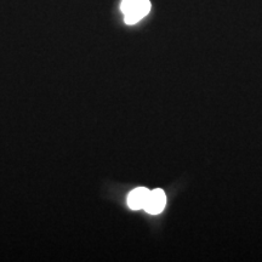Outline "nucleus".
Here are the masks:
<instances>
[{
	"instance_id": "f257e3e1",
	"label": "nucleus",
	"mask_w": 262,
	"mask_h": 262,
	"mask_svg": "<svg viewBox=\"0 0 262 262\" xmlns=\"http://www.w3.org/2000/svg\"><path fill=\"white\" fill-rule=\"evenodd\" d=\"M166 205V195L163 189L157 188L149 192L148 199L143 210L150 215H158L164 210Z\"/></svg>"
},
{
	"instance_id": "f03ea898",
	"label": "nucleus",
	"mask_w": 262,
	"mask_h": 262,
	"mask_svg": "<svg viewBox=\"0 0 262 262\" xmlns=\"http://www.w3.org/2000/svg\"><path fill=\"white\" fill-rule=\"evenodd\" d=\"M149 11H150L149 0H143L141 4L135 6V8L129 10V11L124 14V21H125L126 25H135L145 17V16L148 15Z\"/></svg>"
},
{
	"instance_id": "7ed1b4c3",
	"label": "nucleus",
	"mask_w": 262,
	"mask_h": 262,
	"mask_svg": "<svg viewBox=\"0 0 262 262\" xmlns=\"http://www.w3.org/2000/svg\"><path fill=\"white\" fill-rule=\"evenodd\" d=\"M150 189L146 187H139L133 189L127 196V205L133 210H140V209L145 208L147 199H148Z\"/></svg>"
},
{
	"instance_id": "20e7f679",
	"label": "nucleus",
	"mask_w": 262,
	"mask_h": 262,
	"mask_svg": "<svg viewBox=\"0 0 262 262\" xmlns=\"http://www.w3.org/2000/svg\"><path fill=\"white\" fill-rule=\"evenodd\" d=\"M143 0H123L122 5H120V9H122L123 14H125V12H127L131 9H134L135 6L141 4Z\"/></svg>"
}]
</instances>
